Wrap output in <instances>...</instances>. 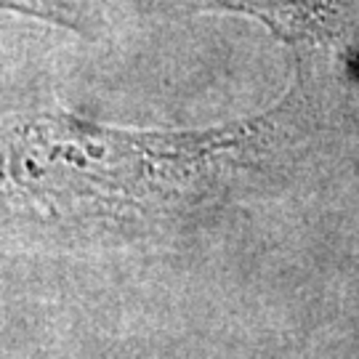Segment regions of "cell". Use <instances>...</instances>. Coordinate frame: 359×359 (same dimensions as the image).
Here are the masks:
<instances>
[{"instance_id": "obj_3", "label": "cell", "mask_w": 359, "mask_h": 359, "mask_svg": "<svg viewBox=\"0 0 359 359\" xmlns=\"http://www.w3.org/2000/svg\"><path fill=\"white\" fill-rule=\"evenodd\" d=\"M0 13H13L35 22H46L77 35L90 32V13L77 0H0Z\"/></svg>"}, {"instance_id": "obj_1", "label": "cell", "mask_w": 359, "mask_h": 359, "mask_svg": "<svg viewBox=\"0 0 359 359\" xmlns=\"http://www.w3.org/2000/svg\"><path fill=\"white\" fill-rule=\"evenodd\" d=\"M304 107L301 75L269 112L208 130H120L69 112L16 128L6 170L38 205L72 216H163L221 192L285 139Z\"/></svg>"}, {"instance_id": "obj_2", "label": "cell", "mask_w": 359, "mask_h": 359, "mask_svg": "<svg viewBox=\"0 0 359 359\" xmlns=\"http://www.w3.org/2000/svg\"><path fill=\"white\" fill-rule=\"evenodd\" d=\"M184 8L248 16L293 48H330L359 38V0H184Z\"/></svg>"}]
</instances>
